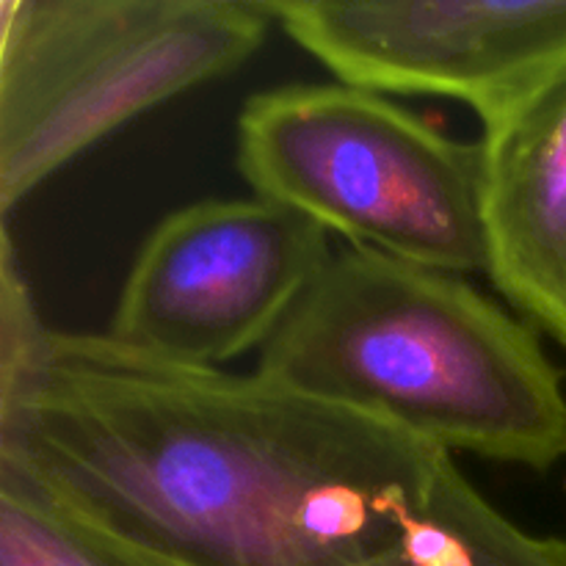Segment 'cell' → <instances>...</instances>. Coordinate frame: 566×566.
I'll return each instance as SVG.
<instances>
[{
  "label": "cell",
  "instance_id": "6da1fadb",
  "mask_svg": "<svg viewBox=\"0 0 566 566\" xmlns=\"http://www.w3.org/2000/svg\"><path fill=\"white\" fill-rule=\"evenodd\" d=\"M451 453L263 374L50 329L0 381V464L155 566H368Z\"/></svg>",
  "mask_w": 566,
  "mask_h": 566
},
{
  "label": "cell",
  "instance_id": "7a4b0ae2",
  "mask_svg": "<svg viewBox=\"0 0 566 566\" xmlns=\"http://www.w3.org/2000/svg\"><path fill=\"white\" fill-rule=\"evenodd\" d=\"M258 374L440 451L547 473L566 459V387L539 329L470 276L337 247Z\"/></svg>",
  "mask_w": 566,
  "mask_h": 566
},
{
  "label": "cell",
  "instance_id": "3957f363",
  "mask_svg": "<svg viewBox=\"0 0 566 566\" xmlns=\"http://www.w3.org/2000/svg\"><path fill=\"white\" fill-rule=\"evenodd\" d=\"M269 0H0V213L136 116L232 75Z\"/></svg>",
  "mask_w": 566,
  "mask_h": 566
},
{
  "label": "cell",
  "instance_id": "277c9868",
  "mask_svg": "<svg viewBox=\"0 0 566 566\" xmlns=\"http://www.w3.org/2000/svg\"><path fill=\"white\" fill-rule=\"evenodd\" d=\"M235 164L254 197L407 263L484 274L479 142L343 81L243 99Z\"/></svg>",
  "mask_w": 566,
  "mask_h": 566
},
{
  "label": "cell",
  "instance_id": "5b68a950",
  "mask_svg": "<svg viewBox=\"0 0 566 566\" xmlns=\"http://www.w3.org/2000/svg\"><path fill=\"white\" fill-rule=\"evenodd\" d=\"M337 247L260 197L202 199L144 238L105 335L166 363L224 368L263 352Z\"/></svg>",
  "mask_w": 566,
  "mask_h": 566
},
{
  "label": "cell",
  "instance_id": "8992f818",
  "mask_svg": "<svg viewBox=\"0 0 566 566\" xmlns=\"http://www.w3.org/2000/svg\"><path fill=\"white\" fill-rule=\"evenodd\" d=\"M335 81L446 97L481 127L566 72V0H269Z\"/></svg>",
  "mask_w": 566,
  "mask_h": 566
},
{
  "label": "cell",
  "instance_id": "52a82bcc",
  "mask_svg": "<svg viewBox=\"0 0 566 566\" xmlns=\"http://www.w3.org/2000/svg\"><path fill=\"white\" fill-rule=\"evenodd\" d=\"M479 153L484 274L566 352V72L481 127Z\"/></svg>",
  "mask_w": 566,
  "mask_h": 566
},
{
  "label": "cell",
  "instance_id": "ba28073f",
  "mask_svg": "<svg viewBox=\"0 0 566 566\" xmlns=\"http://www.w3.org/2000/svg\"><path fill=\"white\" fill-rule=\"evenodd\" d=\"M368 566H566V536L520 528L475 490L453 459L401 542Z\"/></svg>",
  "mask_w": 566,
  "mask_h": 566
},
{
  "label": "cell",
  "instance_id": "9c48e42d",
  "mask_svg": "<svg viewBox=\"0 0 566 566\" xmlns=\"http://www.w3.org/2000/svg\"><path fill=\"white\" fill-rule=\"evenodd\" d=\"M0 566H155L0 464Z\"/></svg>",
  "mask_w": 566,
  "mask_h": 566
}]
</instances>
